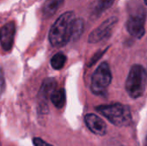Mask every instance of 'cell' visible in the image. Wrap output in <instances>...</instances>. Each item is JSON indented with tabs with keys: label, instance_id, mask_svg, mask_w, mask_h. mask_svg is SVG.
Segmentation results:
<instances>
[{
	"label": "cell",
	"instance_id": "4",
	"mask_svg": "<svg viewBox=\"0 0 147 146\" xmlns=\"http://www.w3.org/2000/svg\"><path fill=\"white\" fill-rule=\"evenodd\" d=\"M146 86V71L140 65H134L126 81V90L133 98L143 96Z\"/></svg>",
	"mask_w": 147,
	"mask_h": 146
},
{
	"label": "cell",
	"instance_id": "17",
	"mask_svg": "<svg viewBox=\"0 0 147 146\" xmlns=\"http://www.w3.org/2000/svg\"><path fill=\"white\" fill-rule=\"evenodd\" d=\"M145 146H147V136L146 139V141H145Z\"/></svg>",
	"mask_w": 147,
	"mask_h": 146
},
{
	"label": "cell",
	"instance_id": "14",
	"mask_svg": "<svg viewBox=\"0 0 147 146\" xmlns=\"http://www.w3.org/2000/svg\"><path fill=\"white\" fill-rule=\"evenodd\" d=\"M114 2L115 0H97L96 5L94 9L95 13L97 15H100L102 13H103L108 9H109L114 3Z\"/></svg>",
	"mask_w": 147,
	"mask_h": 146
},
{
	"label": "cell",
	"instance_id": "3",
	"mask_svg": "<svg viewBox=\"0 0 147 146\" xmlns=\"http://www.w3.org/2000/svg\"><path fill=\"white\" fill-rule=\"evenodd\" d=\"M128 6L129 16L126 25L127 29L132 36L137 39H141L146 33V9L139 2H136L135 3L132 2Z\"/></svg>",
	"mask_w": 147,
	"mask_h": 146
},
{
	"label": "cell",
	"instance_id": "8",
	"mask_svg": "<svg viewBox=\"0 0 147 146\" xmlns=\"http://www.w3.org/2000/svg\"><path fill=\"white\" fill-rule=\"evenodd\" d=\"M84 121L87 127L96 135L103 136L107 132V126L105 122L94 114H88L84 117Z\"/></svg>",
	"mask_w": 147,
	"mask_h": 146
},
{
	"label": "cell",
	"instance_id": "6",
	"mask_svg": "<svg viewBox=\"0 0 147 146\" xmlns=\"http://www.w3.org/2000/svg\"><path fill=\"white\" fill-rule=\"evenodd\" d=\"M118 22V18L116 16H111L105 20L98 28L94 29L89 35L88 42L97 43L106 37H108L115 28V24Z\"/></svg>",
	"mask_w": 147,
	"mask_h": 146
},
{
	"label": "cell",
	"instance_id": "12",
	"mask_svg": "<svg viewBox=\"0 0 147 146\" xmlns=\"http://www.w3.org/2000/svg\"><path fill=\"white\" fill-rule=\"evenodd\" d=\"M51 101L57 108H62L65 106V101H66L65 89H60L55 90L51 96Z\"/></svg>",
	"mask_w": 147,
	"mask_h": 146
},
{
	"label": "cell",
	"instance_id": "2",
	"mask_svg": "<svg viewBox=\"0 0 147 146\" xmlns=\"http://www.w3.org/2000/svg\"><path fill=\"white\" fill-rule=\"evenodd\" d=\"M96 110L116 126H128L132 120L131 110L127 105L121 103L100 105L96 108Z\"/></svg>",
	"mask_w": 147,
	"mask_h": 146
},
{
	"label": "cell",
	"instance_id": "11",
	"mask_svg": "<svg viewBox=\"0 0 147 146\" xmlns=\"http://www.w3.org/2000/svg\"><path fill=\"white\" fill-rule=\"evenodd\" d=\"M84 22L82 18H75L71 24V40L76 41L78 40L82 34L84 33Z\"/></svg>",
	"mask_w": 147,
	"mask_h": 146
},
{
	"label": "cell",
	"instance_id": "18",
	"mask_svg": "<svg viewBox=\"0 0 147 146\" xmlns=\"http://www.w3.org/2000/svg\"><path fill=\"white\" fill-rule=\"evenodd\" d=\"M144 1H145V3H146V5H147V0H144Z\"/></svg>",
	"mask_w": 147,
	"mask_h": 146
},
{
	"label": "cell",
	"instance_id": "16",
	"mask_svg": "<svg viewBox=\"0 0 147 146\" xmlns=\"http://www.w3.org/2000/svg\"><path fill=\"white\" fill-rule=\"evenodd\" d=\"M106 52V50H104V51H101V52H98L97 53H96L95 54V56L91 59V60H90V64L89 65H94L101 57H102V54H104V52Z\"/></svg>",
	"mask_w": 147,
	"mask_h": 146
},
{
	"label": "cell",
	"instance_id": "5",
	"mask_svg": "<svg viewBox=\"0 0 147 146\" xmlns=\"http://www.w3.org/2000/svg\"><path fill=\"white\" fill-rule=\"evenodd\" d=\"M112 81V73L107 62L102 63L94 71L91 78V90L96 95H102Z\"/></svg>",
	"mask_w": 147,
	"mask_h": 146
},
{
	"label": "cell",
	"instance_id": "10",
	"mask_svg": "<svg viewBox=\"0 0 147 146\" xmlns=\"http://www.w3.org/2000/svg\"><path fill=\"white\" fill-rule=\"evenodd\" d=\"M64 0H46L44 6L42 8V14L45 18H49L53 16L60 5L63 3Z\"/></svg>",
	"mask_w": 147,
	"mask_h": 146
},
{
	"label": "cell",
	"instance_id": "13",
	"mask_svg": "<svg viewBox=\"0 0 147 146\" xmlns=\"http://www.w3.org/2000/svg\"><path fill=\"white\" fill-rule=\"evenodd\" d=\"M66 61V56L63 52H58L51 59V65L54 70H60L64 67Z\"/></svg>",
	"mask_w": 147,
	"mask_h": 146
},
{
	"label": "cell",
	"instance_id": "9",
	"mask_svg": "<svg viewBox=\"0 0 147 146\" xmlns=\"http://www.w3.org/2000/svg\"><path fill=\"white\" fill-rule=\"evenodd\" d=\"M55 88H56V81L53 78H48L46 79L40 89L39 92V98L41 100V103L42 102H47V97L50 96H52V94L55 91Z\"/></svg>",
	"mask_w": 147,
	"mask_h": 146
},
{
	"label": "cell",
	"instance_id": "7",
	"mask_svg": "<svg viewBox=\"0 0 147 146\" xmlns=\"http://www.w3.org/2000/svg\"><path fill=\"white\" fill-rule=\"evenodd\" d=\"M16 25L14 22L4 24L1 28V46L4 51H9L14 43Z\"/></svg>",
	"mask_w": 147,
	"mask_h": 146
},
{
	"label": "cell",
	"instance_id": "1",
	"mask_svg": "<svg viewBox=\"0 0 147 146\" xmlns=\"http://www.w3.org/2000/svg\"><path fill=\"white\" fill-rule=\"evenodd\" d=\"M75 15L73 11L63 13L52 25L49 31V41L53 46L59 47L65 46L71 40V28Z\"/></svg>",
	"mask_w": 147,
	"mask_h": 146
},
{
	"label": "cell",
	"instance_id": "15",
	"mask_svg": "<svg viewBox=\"0 0 147 146\" xmlns=\"http://www.w3.org/2000/svg\"><path fill=\"white\" fill-rule=\"evenodd\" d=\"M33 143H34V146H53L52 145L45 142L44 140H42L40 138H34V140H33Z\"/></svg>",
	"mask_w": 147,
	"mask_h": 146
}]
</instances>
